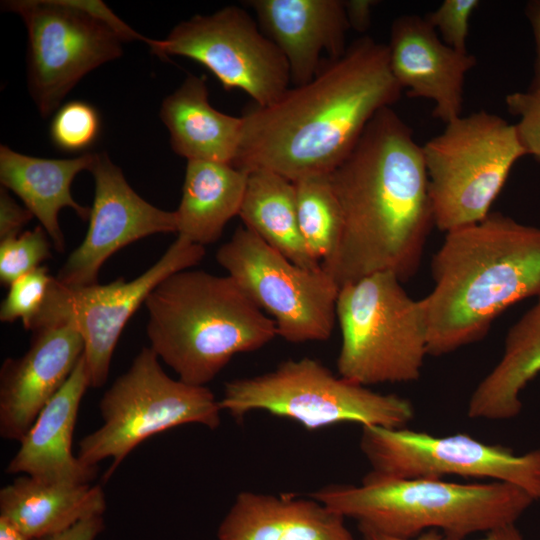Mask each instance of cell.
<instances>
[{
    "label": "cell",
    "mask_w": 540,
    "mask_h": 540,
    "mask_svg": "<svg viewBox=\"0 0 540 540\" xmlns=\"http://www.w3.org/2000/svg\"><path fill=\"white\" fill-rule=\"evenodd\" d=\"M99 410L103 423L80 440L77 457L89 466L112 458L105 479L149 437L185 424L214 430L222 411L208 387L169 377L150 347L142 348L103 394Z\"/></svg>",
    "instance_id": "obj_10"
},
{
    "label": "cell",
    "mask_w": 540,
    "mask_h": 540,
    "mask_svg": "<svg viewBox=\"0 0 540 540\" xmlns=\"http://www.w3.org/2000/svg\"><path fill=\"white\" fill-rule=\"evenodd\" d=\"M387 46L392 74L409 97L432 100L433 117L445 124L461 116L475 56L446 45L425 17L415 14L394 19Z\"/></svg>",
    "instance_id": "obj_17"
},
{
    "label": "cell",
    "mask_w": 540,
    "mask_h": 540,
    "mask_svg": "<svg viewBox=\"0 0 540 540\" xmlns=\"http://www.w3.org/2000/svg\"><path fill=\"white\" fill-rule=\"evenodd\" d=\"M149 47L162 59L181 56L200 63L224 89L242 90L258 106L278 100L291 81L281 50L235 5L182 21L165 39H154Z\"/></svg>",
    "instance_id": "obj_14"
},
{
    "label": "cell",
    "mask_w": 540,
    "mask_h": 540,
    "mask_svg": "<svg viewBox=\"0 0 540 540\" xmlns=\"http://www.w3.org/2000/svg\"><path fill=\"white\" fill-rule=\"evenodd\" d=\"M402 91L387 44L362 36L342 56L323 60L309 82L289 87L268 106L245 110L233 166L269 170L291 182L330 174Z\"/></svg>",
    "instance_id": "obj_2"
},
{
    "label": "cell",
    "mask_w": 540,
    "mask_h": 540,
    "mask_svg": "<svg viewBox=\"0 0 540 540\" xmlns=\"http://www.w3.org/2000/svg\"><path fill=\"white\" fill-rule=\"evenodd\" d=\"M52 280L45 266H39L15 280L1 303L0 320L8 323L21 320L24 328L32 330Z\"/></svg>",
    "instance_id": "obj_30"
},
{
    "label": "cell",
    "mask_w": 540,
    "mask_h": 540,
    "mask_svg": "<svg viewBox=\"0 0 540 540\" xmlns=\"http://www.w3.org/2000/svg\"><path fill=\"white\" fill-rule=\"evenodd\" d=\"M219 403L235 419L265 411L308 430L342 423L402 428L414 417L408 399L336 376L309 357L286 360L270 372L226 382Z\"/></svg>",
    "instance_id": "obj_8"
},
{
    "label": "cell",
    "mask_w": 540,
    "mask_h": 540,
    "mask_svg": "<svg viewBox=\"0 0 540 540\" xmlns=\"http://www.w3.org/2000/svg\"><path fill=\"white\" fill-rule=\"evenodd\" d=\"M33 215L24 206L19 205L11 197L9 191L2 187L0 190V240L15 237L22 232L23 226L32 219Z\"/></svg>",
    "instance_id": "obj_33"
},
{
    "label": "cell",
    "mask_w": 540,
    "mask_h": 540,
    "mask_svg": "<svg viewBox=\"0 0 540 540\" xmlns=\"http://www.w3.org/2000/svg\"><path fill=\"white\" fill-rule=\"evenodd\" d=\"M104 527L103 515H95L81 520L65 531L34 540H95Z\"/></svg>",
    "instance_id": "obj_34"
},
{
    "label": "cell",
    "mask_w": 540,
    "mask_h": 540,
    "mask_svg": "<svg viewBox=\"0 0 540 540\" xmlns=\"http://www.w3.org/2000/svg\"><path fill=\"white\" fill-rule=\"evenodd\" d=\"M422 152L435 227L445 233L483 220L527 156L516 125L484 110L448 122Z\"/></svg>",
    "instance_id": "obj_9"
},
{
    "label": "cell",
    "mask_w": 540,
    "mask_h": 540,
    "mask_svg": "<svg viewBox=\"0 0 540 540\" xmlns=\"http://www.w3.org/2000/svg\"><path fill=\"white\" fill-rule=\"evenodd\" d=\"M248 173L233 165L188 160L177 216L179 236L205 246L219 239L239 215Z\"/></svg>",
    "instance_id": "obj_25"
},
{
    "label": "cell",
    "mask_w": 540,
    "mask_h": 540,
    "mask_svg": "<svg viewBox=\"0 0 540 540\" xmlns=\"http://www.w3.org/2000/svg\"><path fill=\"white\" fill-rule=\"evenodd\" d=\"M34 332L27 352L0 371V435L20 441L65 384L84 351L80 334L60 323Z\"/></svg>",
    "instance_id": "obj_16"
},
{
    "label": "cell",
    "mask_w": 540,
    "mask_h": 540,
    "mask_svg": "<svg viewBox=\"0 0 540 540\" xmlns=\"http://www.w3.org/2000/svg\"><path fill=\"white\" fill-rule=\"evenodd\" d=\"M300 232L312 257L320 264L335 250L341 232V212L329 174L293 182Z\"/></svg>",
    "instance_id": "obj_27"
},
{
    "label": "cell",
    "mask_w": 540,
    "mask_h": 540,
    "mask_svg": "<svg viewBox=\"0 0 540 540\" xmlns=\"http://www.w3.org/2000/svg\"><path fill=\"white\" fill-rule=\"evenodd\" d=\"M49 235L42 226L21 232L0 243V282L10 286L15 280L41 266L51 257Z\"/></svg>",
    "instance_id": "obj_29"
},
{
    "label": "cell",
    "mask_w": 540,
    "mask_h": 540,
    "mask_svg": "<svg viewBox=\"0 0 540 540\" xmlns=\"http://www.w3.org/2000/svg\"><path fill=\"white\" fill-rule=\"evenodd\" d=\"M27 30V84L40 115L47 118L76 84L122 55V44L147 38L95 0H9Z\"/></svg>",
    "instance_id": "obj_6"
},
{
    "label": "cell",
    "mask_w": 540,
    "mask_h": 540,
    "mask_svg": "<svg viewBox=\"0 0 540 540\" xmlns=\"http://www.w3.org/2000/svg\"><path fill=\"white\" fill-rule=\"evenodd\" d=\"M479 6L478 0H444L425 19L446 45L467 52L471 17Z\"/></svg>",
    "instance_id": "obj_31"
},
{
    "label": "cell",
    "mask_w": 540,
    "mask_h": 540,
    "mask_svg": "<svg viewBox=\"0 0 540 540\" xmlns=\"http://www.w3.org/2000/svg\"><path fill=\"white\" fill-rule=\"evenodd\" d=\"M160 118L169 131L171 148L177 155L187 161L233 165L240 144L242 118L211 106L204 77L188 75L163 100Z\"/></svg>",
    "instance_id": "obj_23"
},
{
    "label": "cell",
    "mask_w": 540,
    "mask_h": 540,
    "mask_svg": "<svg viewBox=\"0 0 540 540\" xmlns=\"http://www.w3.org/2000/svg\"><path fill=\"white\" fill-rule=\"evenodd\" d=\"M239 216L245 227L296 265L319 269L300 232L293 182L265 169L248 172Z\"/></svg>",
    "instance_id": "obj_26"
},
{
    "label": "cell",
    "mask_w": 540,
    "mask_h": 540,
    "mask_svg": "<svg viewBox=\"0 0 540 540\" xmlns=\"http://www.w3.org/2000/svg\"><path fill=\"white\" fill-rule=\"evenodd\" d=\"M96 153L66 159H48L16 152L0 146V181L2 187L16 194L47 232L52 246L63 252L65 239L58 214L69 207L83 220L90 209L74 200L71 184L83 170H90Z\"/></svg>",
    "instance_id": "obj_21"
},
{
    "label": "cell",
    "mask_w": 540,
    "mask_h": 540,
    "mask_svg": "<svg viewBox=\"0 0 540 540\" xmlns=\"http://www.w3.org/2000/svg\"><path fill=\"white\" fill-rule=\"evenodd\" d=\"M329 177L342 226L321 267L339 288L379 272L412 277L435 223L422 146L409 125L392 107L381 109Z\"/></svg>",
    "instance_id": "obj_1"
},
{
    "label": "cell",
    "mask_w": 540,
    "mask_h": 540,
    "mask_svg": "<svg viewBox=\"0 0 540 540\" xmlns=\"http://www.w3.org/2000/svg\"><path fill=\"white\" fill-rule=\"evenodd\" d=\"M204 255V246L178 235L161 258L132 281L120 277L104 285L68 287L53 277L32 331L60 323L72 326L83 339L90 385L101 387L118 339L135 311L161 281L195 266Z\"/></svg>",
    "instance_id": "obj_13"
},
{
    "label": "cell",
    "mask_w": 540,
    "mask_h": 540,
    "mask_svg": "<svg viewBox=\"0 0 540 540\" xmlns=\"http://www.w3.org/2000/svg\"><path fill=\"white\" fill-rule=\"evenodd\" d=\"M360 450L371 475L383 478L490 479L516 485L540 501V448L516 454L467 434L434 436L407 427L363 426Z\"/></svg>",
    "instance_id": "obj_12"
},
{
    "label": "cell",
    "mask_w": 540,
    "mask_h": 540,
    "mask_svg": "<svg viewBox=\"0 0 540 540\" xmlns=\"http://www.w3.org/2000/svg\"><path fill=\"white\" fill-rule=\"evenodd\" d=\"M310 497L355 520L360 531L411 538L436 529L448 540L516 523L535 501L522 488L501 481L457 483L369 473L360 485L331 484Z\"/></svg>",
    "instance_id": "obj_5"
},
{
    "label": "cell",
    "mask_w": 540,
    "mask_h": 540,
    "mask_svg": "<svg viewBox=\"0 0 540 540\" xmlns=\"http://www.w3.org/2000/svg\"><path fill=\"white\" fill-rule=\"evenodd\" d=\"M346 519L309 496L240 492L222 519L218 540H355Z\"/></svg>",
    "instance_id": "obj_20"
},
{
    "label": "cell",
    "mask_w": 540,
    "mask_h": 540,
    "mask_svg": "<svg viewBox=\"0 0 540 540\" xmlns=\"http://www.w3.org/2000/svg\"><path fill=\"white\" fill-rule=\"evenodd\" d=\"M260 26L285 56L294 86L316 75L326 52L342 56L350 29L341 0H251Z\"/></svg>",
    "instance_id": "obj_18"
},
{
    "label": "cell",
    "mask_w": 540,
    "mask_h": 540,
    "mask_svg": "<svg viewBox=\"0 0 540 540\" xmlns=\"http://www.w3.org/2000/svg\"><path fill=\"white\" fill-rule=\"evenodd\" d=\"M105 509L99 485L25 475L0 490V518L28 540L65 531L85 518L103 515Z\"/></svg>",
    "instance_id": "obj_22"
},
{
    "label": "cell",
    "mask_w": 540,
    "mask_h": 540,
    "mask_svg": "<svg viewBox=\"0 0 540 540\" xmlns=\"http://www.w3.org/2000/svg\"><path fill=\"white\" fill-rule=\"evenodd\" d=\"M378 3L374 0H347L344 1L346 17L350 28L357 32H365L371 23L373 7Z\"/></svg>",
    "instance_id": "obj_35"
},
{
    "label": "cell",
    "mask_w": 540,
    "mask_h": 540,
    "mask_svg": "<svg viewBox=\"0 0 540 540\" xmlns=\"http://www.w3.org/2000/svg\"><path fill=\"white\" fill-rule=\"evenodd\" d=\"M89 171L95 192L88 230L55 277L68 287L97 284L104 262L130 243L156 233L177 232L175 211L157 208L138 195L107 154L96 153Z\"/></svg>",
    "instance_id": "obj_15"
},
{
    "label": "cell",
    "mask_w": 540,
    "mask_h": 540,
    "mask_svg": "<svg viewBox=\"0 0 540 540\" xmlns=\"http://www.w3.org/2000/svg\"><path fill=\"white\" fill-rule=\"evenodd\" d=\"M424 297L428 355L481 340L511 305L540 296V227L501 213L445 233Z\"/></svg>",
    "instance_id": "obj_3"
},
{
    "label": "cell",
    "mask_w": 540,
    "mask_h": 540,
    "mask_svg": "<svg viewBox=\"0 0 540 540\" xmlns=\"http://www.w3.org/2000/svg\"><path fill=\"white\" fill-rule=\"evenodd\" d=\"M90 385L82 354L71 375L41 410L19 441L6 472L55 482L91 484L98 466L82 463L72 452L73 432L81 400Z\"/></svg>",
    "instance_id": "obj_19"
},
{
    "label": "cell",
    "mask_w": 540,
    "mask_h": 540,
    "mask_svg": "<svg viewBox=\"0 0 540 540\" xmlns=\"http://www.w3.org/2000/svg\"><path fill=\"white\" fill-rule=\"evenodd\" d=\"M150 348L185 383L206 386L239 353L278 335L268 317L229 276L183 270L145 300Z\"/></svg>",
    "instance_id": "obj_4"
},
{
    "label": "cell",
    "mask_w": 540,
    "mask_h": 540,
    "mask_svg": "<svg viewBox=\"0 0 540 540\" xmlns=\"http://www.w3.org/2000/svg\"><path fill=\"white\" fill-rule=\"evenodd\" d=\"M540 374V296L509 329L500 360L468 402L472 419L508 420L522 410L521 393Z\"/></svg>",
    "instance_id": "obj_24"
},
{
    "label": "cell",
    "mask_w": 540,
    "mask_h": 540,
    "mask_svg": "<svg viewBox=\"0 0 540 540\" xmlns=\"http://www.w3.org/2000/svg\"><path fill=\"white\" fill-rule=\"evenodd\" d=\"M359 540H448L439 530L431 529L411 538L390 536L373 531H360Z\"/></svg>",
    "instance_id": "obj_37"
},
{
    "label": "cell",
    "mask_w": 540,
    "mask_h": 540,
    "mask_svg": "<svg viewBox=\"0 0 540 540\" xmlns=\"http://www.w3.org/2000/svg\"><path fill=\"white\" fill-rule=\"evenodd\" d=\"M477 540H525L516 523L503 525L485 532V535Z\"/></svg>",
    "instance_id": "obj_38"
},
{
    "label": "cell",
    "mask_w": 540,
    "mask_h": 540,
    "mask_svg": "<svg viewBox=\"0 0 540 540\" xmlns=\"http://www.w3.org/2000/svg\"><path fill=\"white\" fill-rule=\"evenodd\" d=\"M401 282L392 272H379L340 288L341 377L367 387L420 377L428 355L426 303L409 296Z\"/></svg>",
    "instance_id": "obj_7"
},
{
    "label": "cell",
    "mask_w": 540,
    "mask_h": 540,
    "mask_svg": "<svg viewBox=\"0 0 540 540\" xmlns=\"http://www.w3.org/2000/svg\"><path fill=\"white\" fill-rule=\"evenodd\" d=\"M218 263L291 343L325 341L332 334L339 286L321 267L306 269L245 226L217 251Z\"/></svg>",
    "instance_id": "obj_11"
},
{
    "label": "cell",
    "mask_w": 540,
    "mask_h": 540,
    "mask_svg": "<svg viewBox=\"0 0 540 540\" xmlns=\"http://www.w3.org/2000/svg\"><path fill=\"white\" fill-rule=\"evenodd\" d=\"M505 103L518 118L515 125L527 156L540 163V85L531 83L527 90L509 93Z\"/></svg>",
    "instance_id": "obj_32"
},
{
    "label": "cell",
    "mask_w": 540,
    "mask_h": 540,
    "mask_svg": "<svg viewBox=\"0 0 540 540\" xmlns=\"http://www.w3.org/2000/svg\"><path fill=\"white\" fill-rule=\"evenodd\" d=\"M0 540H28L6 520L0 518Z\"/></svg>",
    "instance_id": "obj_39"
},
{
    "label": "cell",
    "mask_w": 540,
    "mask_h": 540,
    "mask_svg": "<svg viewBox=\"0 0 540 540\" xmlns=\"http://www.w3.org/2000/svg\"><path fill=\"white\" fill-rule=\"evenodd\" d=\"M525 16L530 24L534 44L535 63L532 83L540 85V0H530L525 4Z\"/></svg>",
    "instance_id": "obj_36"
},
{
    "label": "cell",
    "mask_w": 540,
    "mask_h": 540,
    "mask_svg": "<svg viewBox=\"0 0 540 540\" xmlns=\"http://www.w3.org/2000/svg\"><path fill=\"white\" fill-rule=\"evenodd\" d=\"M97 110L87 102L75 100L56 111L51 125L52 143L65 152H78L90 147L100 132Z\"/></svg>",
    "instance_id": "obj_28"
}]
</instances>
